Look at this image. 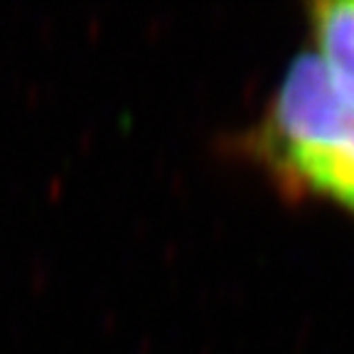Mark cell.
Here are the masks:
<instances>
[{
  "label": "cell",
  "mask_w": 354,
  "mask_h": 354,
  "mask_svg": "<svg viewBox=\"0 0 354 354\" xmlns=\"http://www.w3.org/2000/svg\"><path fill=\"white\" fill-rule=\"evenodd\" d=\"M315 52L332 84L354 104V0H322L308 6Z\"/></svg>",
  "instance_id": "cell-2"
},
{
  "label": "cell",
  "mask_w": 354,
  "mask_h": 354,
  "mask_svg": "<svg viewBox=\"0 0 354 354\" xmlns=\"http://www.w3.org/2000/svg\"><path fill=\"white\" fill-rule=\"evenodd\" d=\"M239 148L281 189L330 199L354 216V104L313 52L288 64Z\"/></svg>",
  "instance_id": "cell-1"
}]
</instances>
